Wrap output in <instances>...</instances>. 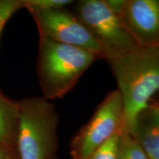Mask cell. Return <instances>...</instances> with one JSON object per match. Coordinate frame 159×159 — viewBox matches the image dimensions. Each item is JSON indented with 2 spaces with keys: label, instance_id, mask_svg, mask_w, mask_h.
Masks as SVG:
<instances>
[{
  "label": "cell",
  "instance_id": "cell-1",
  "mask_svg": "<svg viewBox=\"0 0 159 159\" xmlns=\"http://www.w3.org/2000/svg\"><path fill=\"white\" fill-rule=\"evenodd\" d=\"M123 99L125 128L159 91V45L137 47L107 59Z\"/></svg>",
  "mask_w": 159,
  "mask_h": 159
},
{
  "label": "cell",
  "instance_id": "cell-2",
  "mask_svg": "<svg viewBox=\"0 0 159 159\" xmlns=\"http://www.w3.org/2000/svg\"><path fill=\"white\" fill-rule=\"evenodd\" d=\"M99 58V55L80 47L40 38L36 71L43 97L48 100L62 98Z\"/></svg>",
  "mask_w": 159,
  "mask_h": 159
},
{
  "label": "cell",
  "instance_id": "cell-3",
  "mask_svg": "<svg viewBox=\"0 0 159 159\" xmlns=\"http://www.w3.org/2000/svg\"><path fill=\"white\" fill-rule=\"evenodd\" d=\"M16 147L19 159H52L58 148L59 114L43 97L21 99Z\"/></svg>",
  "mask_w": 159,
  "mask_h": 159
},
{
  "label": "cell",
  "instance_id": "cell-4",
  "mask_svg": "<svg viewBox=\"0 0 159 159\" xmlns=\"http://www.w3.org/2000/svg\"><path fill=\"white\" fill-rule=\"evenodd\" d=\"M73 13L98 41L106 60L139 47L120 16L111 11L104 0H81Z\"/></svg>",
  "mask_w": 159,
  "mask_h": 159
},
{
  "label": "cell",
  "instance_id": "cell-5",
  "mask_svg": "<svg viewBox=\"0 0 159 159\" xmlns=\"http://www.w3.org/2000/svg\"><path fill=\"white\" fill-rule=\"evenodd\" d=\"M124 128L123 99L116 89L107 95L97 107L90 120L72 139L70 144L71 159H85Z\"/></svg>",
  "mask_w": 159,
  "mask_h": 159
},
{
  "label": "cell",
  "instance_id": "cell-6",
  "mask_svg": "<svg viewBox=\"0 0 159 159\" xmlns=\"http://www.w3.org/2000/svg\"><path fill=\"white\" fill-rule=\"evenodd\" d=\"M29 12L36 24L40 38L80 47L105 58L100 44L73 12L66 7Z\"/></svg>",
  "mask_w": 159,
  "mask_h": 159
},
{
  "label": "cell",
  "instance_id": "cell-7",
  "mask_svg": "<svg viewBox=\"0 0 159 159\" xmlns=\"http://www.w3.org/2000/svg\"><path fill=\"white\" fill-rule=\"evenodd\" d=\"M120 16L139 47L159 45V0H127Z\"/></svg>",
  "mask_w": 159,
  "mask_h": 159
},
{
  "label": "cell",
  "instance_id": "cell-8",
  "mask_svg": "<svg viewBox=\"0 0 159 159\" xmlns=\"http://www.w3.org/2000/svg\"><path fill=\"white\" fill-rule=\"evenodd\" d=\"M126 131L150 159H159V104L150 102L137 113Z\"/></svg>",
  "mask_w": 159,
  "mask_h": 159
},
{
  "label": "cell",
  "instance_id": "cell-9",
  "mask_svg": "<svg viewBox=\"0 0 159 159\" xmlns=\"http://www.w3.org/2000/svg\"><path fill=\"white\" fill-rule=\"evenodd\" d=\"M19 118V102L0 90V144L16 146Z\"/></svg>",
  "mask_w": 159,
  "mask_h": 159
},
{
  "label": "cell",
  "instance_id": "cell-10",
  "mask_svg": "<svg viewBox=\"0 0 159 159\" xmlns=\"http://www.w3.org/2000/svg\"><path fill=\"white\" fill-rule=\"evenodd\" d=\"M117 159H150L138 143L126 131L119 134Z\"/></svg>",
  "mask_w": 159,
  "mask_h": 159
},
{
  "label": "cell",
  "instance_id": "cell-11",
  "mask_svg": "<svg viewBox=\"0 0 159 159\" xmlns=\"http://www.w3.org/2000/svg\"><path fill=\"white\" fill-rule=\"evenodd\" d=\"M119 134L113 136L85 159H117Z\"/></svg>",
  "mask_w": 159,
  "mask_h": 159
},
{
  "label": "cell",
  "instance_id": "cell-12",
  "mask_svg": "<svg viewBox=\"0 0 159 159\" xmlns=\"http://www.w3.org/2000/svg\"><path fill=\"white\" fill-rule=\"evenodd\" d=\"M22 2L24 7L28 11H47L62 8L74 2L71 0H22Z\"/></svg>",
  "mask_w": 159,
  "mask_h": 159
},
{
  "label": "cell",
  "instance_id": "cell-13",
  "mask_svg": "<svg viewBox=\"0 0 159 159\" xmlns=\"http://www.w3.org/2000/svg\"><path fill=\"white\" fill-rule=\"evenodd\" d=\"M23 7L22 0H0V35L10 18Z\"/></svg>",
  "mask_w": 159,
  "mask_h": 159
},
{
  "label": "cell",
  "instance_id": "cell-14",
  "mask_svg": "<svg viewBox=\"0 0 159 159\" xmlns=\"http://www.w3.org/2000/svg\"><path fill=\"white\" fill-rule=\"evenodd\" d=\"M0 159H19L17 147L0 144Z\"/></svg>",
  "mask_w": 159,
  "mask_h": 159
},
{
  "label": "cell",
  "instance_id": "cell-15",
  "mask_svg": "<svg viewBox=\"0 0 159 159\" xmlns=\"http://www.w3.org/2000/svg\"><path fill=\"white\" fill-rule=\"evenodd\" d=\"M105 4L116 14L121 16L126 5L127 0H104Z\"/></svg>",
  "mask_w": 159,
  "mask_h": 159
},
{
  "label": "cell",
  "instance_id": "cell-16",
  "mask_svg": "<svg viewBox=\"0 0 159 159\" xmlns=\"http://www.w3.org/2000/svg\"><path fill=\"white\" fill-rule=\"evenodd\" d=\"M52 159H55V158H52Z\"/></svg>",
  "mask_w": 159,
  "mask_h": 159
}]
</instances>
